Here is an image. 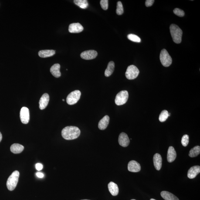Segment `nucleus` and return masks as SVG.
<instances>
[{
  "mask_svg": "<svg viewBox=\"0 0 200 200\" xmlns=\"http://www.w3.org/2000/svg\"><path fill=\"white\" fill-rule=\"evenodd\" d=\"M62 137L65 140H71L77 138L80 136V131L78 127L74 126H68L62 130Z\"/></svg>",
  "mask_w": 200,
  "mask_h": 200,
  "instance_id": "obj_1",
  "label": "nucleus"
},
{
  "mask_svg": "<svg viewBox=\"0 0 200 200\" xmlns=\"http://www.w3.org/2000/svg\"><path fill=\"white\" fill-rule=\"evenodd\" d=\"M170 32L174 43L179 44L181 42L183 32L179 27L175 24H172L170 26Z\"/></svg>",
  "mask_w": 200,
  "mask_h": 200,
  "instance_id": "obj_2",
  "label": "nucleus"
},
{
  "mask_svg": "<svg viewBox=\"0 0 200 200\" xmlns=\"http://www.w3.org/2000/svg\"><path fill=\"white\" fill-rule=\"evenodd\" d=\"M19 177V172L17 171H14L7 180L6 186L8 190L13 191L17 185Z\"/></svg>",
  "mask_w": 200,
  "mask_h": 200,
  "instance_id": "obj_3",
  "label": "nucleus"
},
{
  "mask_svg": "<svg viewBox=\"0 0 200 200\" xmlns=\"http://www.w3.org/2000/svg\"><path fill=\"white\" fill-rule=\"evenodd\" d=\"M160 60L163 66L166 67L170 66L172 62V58L165 49H163L161 51Z\"/></svg>",
  "mask_w": 200,
  "mask_h": 200,
  "instance_id": "obj_4",
  "label": "nucleus"
},
{
  "mask_svg": "<svg viewBox=\"0 0 200 200\" xmlns=\"http://www.w3.org/2000/svg\"><path fill=\"white\" fill-rule=\"evenodd\" d=\"M129 94L127 90H122L117 93L115 99V103L118 106L122 105L127 103Z\"/></svg>",
  "mask_w": 200,
  "mask_h": 200,
  "instance_id": "obj_5",
  "label": "nucleus"
},
{
  "mask_svg": "<svg viewBox=\"0 0 200 200\" xmlns=\"http://www.w3.org/2000/svg\"><path fill=\"white\" fill-rule=\"evenodd\" d=\"M140 73V71L135 65H131L127 67L126 72V78L129 80H133L136 78Z\"/></svg>",
  "mask_w": 200,
  "mask_h": 200,
  "instance_id": "obj_6",
  "label": "nucleus"
},
{
  "mask_svg": "<svg viewBox=\"0 0 200 200\" xmlns=\"http://www.w3.org/2000/svg\"><path fill=\"white\" fill-rule=\"evenodd\" d=\"M81 92L79 90H76L71 92L66 98V102L69 105L76 104L80 98Z\"/></svg>",
  "mask_w": 200,
  "mask_h": 200,
  "instance_id": "obj_7",
  "label": "nucleus"
},
{
  "mask_svg": "<svg viewBox=\"0 0 200 200\" xmlns=\"http://www.w3.org/2000/svg\"><path fill=\"white\" fill-rule=\"evenodd\" d=\"M20 117L21 122L23 124H26L29 123L30 115L29 110L28 108L23 107L21 108Z\"/></svg>",
  "mask_w": 200,
  "mask_h": 200,
  "instance_id": "obj_8",
  "label": "nucleus"
},
{
  "mask_svg": "<svg viewBox=\"0 0 200 200\" xmlns=\"http://www.w3.org/2000/svg\"><path fill=\"white\" fill-rule=\"evenodd\" d=\"M97 55L98 53L96 51L91 50L82 52L81 53L80 57L85 60H91L95 58Z\"/></svg>",
  "mask_w": 200,
  "mask_h": 200,
  "instance_id": "obj_9",
  "label": "nucleus"
},
{
  "mask_svg": "<svg viewBox=\"0 0 200 200\" xmlns=\"http://www.w3.org/2000/svg\"><path fill=\"white\" fill-rule=\"evenodd\" d=\"M119 144L122 147H126L130 144V140L128 136L126 133L122 132L119 136L118 138Z\"/></svg>",
  "mask_w": 200,
  "mask_h": 200,
  "instance_id": "obj_10",
  "label": "nucleus"
},
{
  "mask_svg": "<svg viewBox=\"0 0 200 200\" xmlns=\"http://www.w3.org/2000/svg\"><path fill=\"white\" fill-rule=\"evenodd\" d=\"M128 170L132 172H137L140 171L141 167L140 164L135 161H131L129 162Z\"/></svg>",
  "mask_w": 200,
  "mask_h": 200,
  "instance_id": "obj_11",
  "label": "nucleus"
},
{
  "mask_svg": "<svg viewBox=\"0 0 200 200\" xmlns=\"http://www.w3.org/2000/svg\"><path fill=\"white\" fill-rule=\"evenodd\" d=\"M83 30V27L79 23L71 24L69 27V31L71 33H79Z\"/></svg>",
  "mask_w": 200,
  "mask_h": 200,
  "instance_id": "obj_12",
  "label": "nucleus"
},
{
  "mask_svg": "<svg viewBox=\"0 0 200 200\" xmlns=\"http://www.w3.org/2000/svg\"><path fill=\"white\" fill-rule=\"evenodd\" d=\"M49 101V96L48 93H45L41 97L39 102V108L43 110L48 106Z\"/></svg>",
  "mask_w": 200,
  "mask_h": 200,
  "instance_id": "obj_13",
  "label": "nucleus"
},
{
  "mask_svg": "<svg viewBox=\"0 0 200 200\" xmlns=\"http://www.w3.org/2000/svg\"><path fill=\"white\" fill-rule=\"evenodd\" d=\"M200 172V167L199 166H194V167H191L188 171V178L191 179L195 178Z\"/></svg>",
  "mask_w": 200,
  "mask_h": 200,
  "instance_id": "obj_14",
  "label": "nucleus"
},
{
  "mask_svg": "<svg viewBox=\"0 0 200 200\" xmlns=\"http://www.w3.org/2000/svg\"><path fill=\"white\" fill-rule=\"evenodd\" d=\"M153 161L154 167L157 171L161 169L162 166V158L161 155L159 154H156L154 155Z\"/></svg>",
  "mask_w": 200,
  "mask_h": 200,
  "instance_id": "obj_15",
  "label": "nucleus"
},
{
  "mask_svg": "<svg viewBox=\"0 0 200 200\" xmlns=\"http://www.w3.org/2000/svg\"><path fill=\"white\" fill-rule=\"evenodd\" d=\"M177 153L173 147H169L168 154H167V160L169 162L171 163L174 162L177 157Z\"/></svg>",
  "mask_w": 200,
  "mask_h": 200,
  "instance_id": "obj_16",
  "label": "nucleus"
},
{
  "mask_svg": "<svg viewBox=\"0 0 200 200\" xmlns=\"http://www.w3.org/2000/svg\"><path fill=\"white\" fill-rule=\"evenodd\" d=\"M110 117L108 115H106L103 117L99 122L98 127L99 130H104L107 128L110 122Z\"/></svg>",
  "mask_w": 200,
  "mask_h": 200,
  "instance_id": "obj_17",
  "label": "nucleus"
},
{
  "mask_svg": "<svg viewBox=\"0 0 200 200\" xmlns=\"http://www.w3.org/2000/svg\"><path fill=\"white\" fill-rule=\"evenodd\" d=\"M60 65L58 63L55 64L50 69V72L52 74L55 78L60 77L61 75L60 71Z\"/></svg>",
  "mask_w": 200,
  "mask_h": 200,
  "instance_id": "obj_18",
  "label": "nucleus"
},
{
  "mask_svg": "<svg viewBox=\"0 0 200 200\" xmlns=\"http://www.w3.org/2000/svg\"><path fill=\"white\" fill-rule=\"evenodd\" d=\"M108 188L110 194L113 196L117 195L119 194V188L117 184L111 181L108 185Z\"/></svg>",
  "mask_w": 200,
  "mask_h": 200,
  "instance_id": "obj_19",
  "label": "nucleus"
},
{
  "mask_svg": "<svg viewBox=\"0 0 200 200\" xmlns=\"http://www.w3.org/2000/svg\"><path fill=\"white\" fill-rule=\"evenodd\" d=\"M55 54V51L53 50H41L38 52V55L41 58H46L53 56Z\"/></svg>",
  "mask_w": 200,
  "mask_h": 200,
  "instance_id": "obj_20",
  "label": "nucleus"
},
{
  "mask_svg": "<svg viewBox=\"0 0 200 200\" xmlns=\"http://www.w3.org/2000/svg\"><path fill=\"white\" fill-rule=\"evenodd\" d=\"M24 147L21 144H14L11 145L10 150L11 152L15 154H20L24 150Z\"/></svg>",
  "mask_w": 200,
  "mask_h": 200,
  "instance_id": "obj_21",
  "label": "nucleus"
},
{
  "mask_svg": "<svg viewBox=\"0 0 200 200\" xmlns=\"http://www.w3.org/2000/svg\"><path fill=\"white\" fill-rule=\"evenodd\" d=\"M161 196L165 200H179L174 194L167 191H162L161 192Z\"/></svg>",
  "mask_w": 200,
  "mask_h": 200,
  "instance_id": "obj_22",
  "label": "nucleus"
},
{
  "mask_svg": "<svg viewBox=\"0 0 200 200\" xmlns=\"http://www.w3.org/2000/svg\"><path fill=\"white\" fill-rule=\"evenodd\" d=\"M115 69V63L113 61H110L108 64L107 68L105 71V75L106 77H109L114 71Z\"/></svg>",
  "mask_w": 200,
  "mask_h": 200,
  "instance_id": "obj_23",
  "label": "nucleus"
},
{
  "mask_svg": "<svg viewBox=\"0 0 200 200\" xmlns=\"http://www.w3.org/2000/svg\"><path fill=\"white\" fill-rule=\"evenodd\" d=\"M74 3L82 9H86L88 6V3L86 0H75Z\"/></svg>",
  "mask_w": 200,
  "mask_h": 200,
  "instance_id": "obj_24",
  "label": "nucleus"
},
{
  "mask_svg": "<svg viewBox=\"0 0 200 200\" xmlns=\"http://www.w3.org/2000/svg\"><path fill=\"white\" fill-rule=\"evenodd\" d=\"M200 146H196L190 150L189 155L190 157H197L200 154Z\"/></svg>",
  "mask_w": 200,
  "mask_h": 200,
  "instance_id": "obj_25",
  "label": "nucleus"
},
{
  "mask_svg": "<svg viewBox=\"0 0 200 200\" xmlns=\"http://www.w3.org/2000/svg\"><path fill=\"white\" fill-rule=\"evenodd\" d=\"M170 115H169V113L167 110H163L161 112L159 116V120L161 122H164L167 120Z\"/></svg>",
  "mask_w": 200,
  "mask_h": 200,
  "instance_id": "obj_26",
  "label": "nucleus"
},
{
  "mask_svg": "<svg viewBox=\"0 0 200 200\" xmlns=\"http://www.w3.org/2000/svg\"><path fill=\"white\" fill-rule=\"evenodd\" d=\"M127 37L130 40L133 42H137V43H140L141 42V39L137 35L130 34L127 35Z\"/></svg>",
  "mask_w": 200,
  "mask_h": 200,
  "instance_id": "obj_27",
  "label": "nucleus"
},
{
  "mask_svg": "<svg viewBox=\"0 0 200 200\" xmlns=\"http://www.w3.org/2000/svg\"><path fill=\"white\" fill-rule=\"evenodd\" d=\"M123 6L122 4L120 1L117 2V9H116V12L117 15H122L123 13Z\"/></svg>",
  "mask_w": 200,
  "mask_h": 200,
  "instance_id": "obj_28",
  "label": "nucleus"
},
{
  "mask_svg": "<svg viewBox=\"0 0 200 200\" xmlns=\"http://www.w3.org/2000/svg\"><path fill=\"white\" fill-rule=\"evenodd\" d=\"M189 142V137L187 135H185L183 136L181 140V143L182 145L186 147L188 146Z\"/></svg>",
  "mask_w": 200,
  "mask_h": 200,
  "instance_id": "obj_29",
  "label": "nucleus"
},
{
  "mask_svg": "<svg viewBox=\"0 0 200 200\" xmlns=\"http://www.w3.org/2000/svg\"><path fill=\"white\" fill-rule=\"evenodd\" d=\"M174 12L176 15L179 17H183L185 15V12L184 11L179 8H175L174 9Z\"/></svg>",
  "mask_w": 200,
  "mask_h": 200,
  "instance_id": "obj_30",
  "label": "nucleus"
},
{
  "mask_svg": "<svg viewBox=\"0 0 200 200\" xmlns=\"http://www.w3.org/2000/svg\"><path fill=\"white\" fill-rule=\"evenodd\" d=\"M100 6L104 10H107L108 8V1L107 0H101L100 2Z\"/></svg>",
  "mask_w": 200,
  "mask_h": 200,
  "instance_id": "obj_31",
  "label": "nucleus"
},
{
  "mask_svg": "<svg viewBox=\"0 0 200 200\" xmlns=\"http://www.w3.org/2000/svg\"><path fill=\"white\" fill-rule=\"evenodd\" d=\"M154 0H147L145 2L146 6L147 7L151 6L154 4Z\"/></svg>",
  "mask_w": 200,
  "mask_h": 200,
  "instance_id": "obj_32",
  "label": "nucleus"
},
{
  "mask_svg": "<svg viewBox=\"0 0 200 200\" xmlns=\"http://www.w3.org/2000/svg\"><path fill=\"white\" fill-rule=\"evenodd\" d=\"M35 167H36V168L37 170L38 171H41V170H42L43 168V166L42 164L40 163H38L36 164L35 165Z\"/></svg>",
  "mask_w": 200,
  "mask_h": 200,
  "instance_id": "obj_33",
  "label": "nucleus"
},
{
  "mask_svg": "<svg viewBox=\"0 0 200 200\" xmlns=\"http://www.w3.org/2000/svg\"><path fill=\"white\" fill-rule=\"evenodd\" d=\"M37 177L39 178H42L44 177V174L41 172H38L36 174Z\"/></svg>",
  "mask_w": 200,
  "mask_h": 200,
  "instance_id": "obj_34",
  "label": "nucleus"
},
{
  "mask_svg": "<svg viewBox=\"0 0 200 200\" xmlns=\"http://www.w3.org/2000/svg\"><path fill=\"white\" fill-rule=\"evenodd\" d=\"M2 135L1 134V132H0V142H1V140H2Z\"/></svg>",
  "mask_w": 200,
  "mask_h": 200,
  "instance_id": "obj_35",
  "label": "nucleus"
},
{
  "mask_svg": "<svg viewBox=\"0 0 200 200\" xmlns=\"http://www.w3.org/2000/svg\"><path fill=\"white\" fill-rule=\"evenodd\" d=\"M150 200H156L155 199H151Z\"/></svg>",
  "mask_w": 200,
  "mask_h": 200,
  "instance_id": "obj_36",
  "label": "nucleus"
},
{
  "mask_svg": "<svg viewBox=\"0 0 200 200\" xmlns=\"http://www.w3.org/2000/svg\"><path fill=\"white\" fill-rule=\"evenodd\" d=\"M62 100H63V101H65V100H64V99H62Z\"/></svg>",
  "mask_w": 200,
  "mask_h": 200,
  "instance_id": "obj_37",
  "label": "nucleus"
},
{
  "mask_svg": "<svg viewBox=\"0 0 200 200\" xmlns=\"http://www.w3.org/2000/svg\"><path fill=\"white\" fill-rule=\"evenodd\" d=\"M89 200L85 199V200Z\"/></svg>",
  "mask_w": 200,
  "mask_h": 200,
  "instance_id": "obj_38",
  "label": "nucleus"
},
{
  "mask_svg": "<svg viewBox=\"0 0 200 200\" xmlns=\"http://www.w3.org/2000/svg\"><path fill=\"white\" fill-rule=\"evenodd\" d=\"M131 200H135V199H132Z\"/></svg>",
  "mask_w": 200,
  "mask_h": 200,
  "instance_id": "obj_39",
  "label": "nucleus"
}]
</instances>
